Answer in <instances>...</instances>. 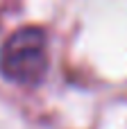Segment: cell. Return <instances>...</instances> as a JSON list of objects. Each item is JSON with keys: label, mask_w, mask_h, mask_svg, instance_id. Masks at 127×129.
Here are the masks:
<instances>
[{"label": "cell", "mask_w": 127, "mask_h": 129, "mask_svg": "<svg viewBox=\"0 0 127 129\" xmlns=\"http://www.w3.org/2000/svg\"><path fill=\"white\" fill-rule=\"evenodd\" d=\"M50 70V36L41 25L16 27L0 45V75L9 84L34 88Z\"/></svg>", "instance_id": "1"}]
</instances>
